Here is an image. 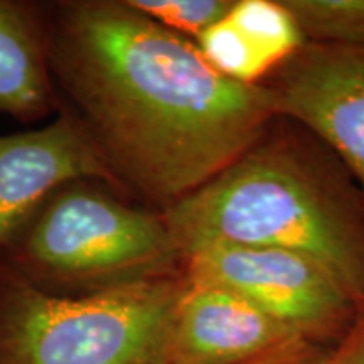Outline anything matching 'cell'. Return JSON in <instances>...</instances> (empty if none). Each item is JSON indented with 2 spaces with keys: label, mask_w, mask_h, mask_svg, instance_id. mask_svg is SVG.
<instances>
[{
  "label": "cell",
  "mask_w": 364,
  "mask_h": 364,
  "mask_svg": "<svg viewBox=\"0 0 364 364\" xmlns=\"http://www.w3.org/2000/svg\"><path fill=\"white\" fill-rule=\"evenodd\" d=\"M58 107L38 7L0 0V112L36 122Z\"/></svg>",
  "instance_id": "obj_9"
},
{
  "label": "cell",
  "mask_w": 364,
  "mask_h": 364,
  "mask_svg": "<svg viewBox=\"0 0 364 364\" xmlns=\"http://www.w3.org/2000/svg\"><path fill=\"white\" fill-rule=\"evenodd\" d=\"M326 348L304 339L290 341L248 364H318Z\"/></svg>",
  "instance_id": "obj_14"
},
{
  "label": "cell",
  "mask_w": 364,
  "mask_h": 364,
  "mask_svg": "<svg viewBox=\"0 0 364 364\" xmlns=\"http://www.w3.org/2000/svg\"><path fill=\"white\" fill-rule=\"evenodd\" d=\"M280 118L316 135L364 201V44L306 41L263 81Z\"/></svg>",
  "instance_id": "obj_6"
},
{
  "label": "cell",
  "mask_w": 364,
  "mask_h": 364,
  "mask_svg": "<svg viewBox=\"0 0 364 364\" xmlns=\"http://www.w3.org/2000/svg\"><path fill=\"white\" fill-rule=\"evenodd\" d=\"M78 181L102 182L122 198L112 172L70 113L39 130L0 135V248L49 196Z\"/></svg>",
  "instance_id": "obj_7"
},
{
  "label": "cell",
  "mask_w": 364,
  "mask_h": 364,
  "mask_svg": "<svg viewBox=\"0 0 364 364\" xmlns=\"http://www.w3.org/2000/svg\"><path fill=\"white\" fill-rule=\"evenodd\" d=\"M184 282L181 270L68 295L0 262V364H169Z\"/></svg>",
  "instance_id": "obj_3"
},
{
  "label": "cell",
  "mask_w": 364,
  "mask_h": 364,
  "mask_svg": "<svg viewBox=\"0 0 364 364\" xmlns=\"http://www.w3.org/2000/svg\"><path fill=\"white\" fill-rule=\"evenodd\" d=\"M65 110L112 172L122 198L164 211L243 156L279 118L265 83L218 73L194 41L127 2L38 7Z\"/></svg>",
  "instance_id": "obj_1"
},
{
  "label": "cell",
  "mask_w": 364,
  "mask_h": 364,
  "mask_svg": "<svg viewBox=\"0 0 364 364\" xmlns=\"http://www.w3.org/2000/svg\"><path fill=\"white\" fill-rule=\"evenodd\" d=\"M189 282L230 290L307 343L329 348L351 326L358 306L327 268L304 253L211 243L182 257Z\"/></svg>",
  "instance_id": "obj_5"
},
{
  "label": "cell",
  "mask_w": 364,
  "mask_h": 364,
  "mask_svg": "<svg viewBox=\"0 0 364 364\" xmlns=\"http://www.w3.org/2000/svg\"><path fill=\"white\" fill-rule=\"evenodd\" d=\"M181 258L211 243L273 247L322 263L364 306V201L316 135L277 118L228 169L161 211Z\"/></svg>",
  "instance_id": "obj_2"
},
{
  "label": "cell",
  "mask_w": 364,
  "mask_h": 364,
  "mask_svg": "<svg viewBox=\"0 0 364 364\" xmlns=\"http://www.w3.org/2000/svg\"><path fill=\"white\" fill-rule=\"evenodd\" d=\"M129 4L172 33L196 41L231 11L235 0H129Z\"/></svg>",
  "instance_id": "obj_12"
},
{
  "label": "cell",
  "mask_w": 364,
  "mask_h": 364,
  "mask_svg": "<svg viewBox=\"0 0 364 364\" xmlns=\"http://www.w3.org/2000/svg\"><path fill=\"white\" fill-rule=\"evenodd\" d=\"M228 19L238 27L268 76L306 43L297 21L282 0H235Z\"/></svg>",
  "instance_id": "obj_10"
},
{
  "label": "cell",
  "mask_w": 364,
  "mask_h": 364,
  "mask_svg": "<svg viewBox=\"0 0 364 364\" xmlns=\"http://www.w3.org/2000/svg\"><path fill=\"white\" fill-rule=\"evenodd\" d=\"M318 364H364V306L358 309L348 331L326 348Z\"/></svg>",
  "instance_id": "obj_13"
},
{
  "label": "cell",
  "mask_w": 364,
  "mask_h": 364,
  "mask_svg": "<svg viewBox=\"0 0 364 364\" xmlns=\"http://www.w3.org/2000/svg\"><path fill=\"white\" fill-rule=\"evenodd\" d=\"M306 41L364 44V0H282Z\"/></svg>",
  "instance_id": "obj_11"
},
{
  "label": "cell",
  "mask_w": 364,
  "mask_h": 364,
  "mask_svg": "<svg viewBox=\"0 0 364 364\" xmlns=\"http://www.w3.org/2000/svg\"><path fill=\"white\" fill-rule=\"evenodd\" d=\"M7 263L58 294L103 292L182 270L162 215L93 181L58 189L9 240Z\"/></svg>",
  "instance_id": "obj_4"
},
{
  "label": "cell",
  "mask_w": 364,
  "mask_h": 364,
  "mask_svg": "<svg viewBox=\"0 0 364 364\" xmlns=\"http://www.w3.org/2000/svg\"><path fill=\"white\" fill-rule=\"evenodd\" d=\"M295 339L240 295L186 279L172 321L169 364H248Z\"/></svg>",
  "instance_id": "obj_8"
}]
</instances>
